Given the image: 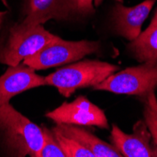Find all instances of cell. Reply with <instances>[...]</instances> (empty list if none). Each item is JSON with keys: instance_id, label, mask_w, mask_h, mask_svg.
Segmentation results:
<instances>
[{"instance_id": "1", "label": "cell", "mask_w": 157, "mask_h": 157, "mask_svg": "<svg viewBox=\"0 0 157 157\" xmlns=\"http://www.w3.org/2000/svg\"><path fill=\"white\" fill-rule=\"evenodd\" d=\"M0 144L10 156L38 157L44 144L41 127L6 104L0 106Z\"/></svg>"}, {"instance_id": "7", "label": "cell", "mask_w": 157, "mask_h": 157, "mask_svg": "<svg viewBox=\"0 0 157 157\" xmlns=\"http://www.w3.org/2000/svg\"><path fill=\"white\" fill-rule=\"evenodd\" d=\"M112 145L125 157H157V148L144 121H138L133 134H126L114 124L111 131Z\"/></svg>"}, {"instance_id": "11", "label": "cell", "mask_w": 157, "mask_h": 157, "mask_svg": "<svg viewBox=\"0 0 157 157\" xmlns=\"http://www.w3.org/2000/svg\"><path fill=\"white\" fill-rule=\"evenodd\" d=\"M63 0H25L23 24L27 25H42L51 20H63Z\"/></svg>"}, {"instance_id": "17", "label": "cell", "mask_w": 157, "mask_h": 157, "mask_svg": "<svg viewBox=\"0 0 157 157\" xmlns=\"http://www.w3.org/2000/svg\"><path fill=\"white\" fill-rule=\"evenodd\" d=\"M157 25V10H156V12L154 14V16H153V18H152L150 25Z\"/></svg>"}, {"instance_id": "4", "label": "cell", "mask_w": 157, "mask_h": 157, "mask_svg": "<svg viewBox=\"0 0 157 157\" xmlns=\"http://www.w3.org/2000/svg\"><path fill=\"white\" fill-rule=\"evenodd\" d=\"M98 41L64 40L56 36L40 50L26 58L23 63L35 70H44L81 59L99 51Z\"/></svg>"}, {"instance_id": "3", "label": "cell", "mask_w": 157, "mask_h": 157, "mask_svg": "<svg viewBox=\"0 0 157 157\" xmlns=\"http://www.w3.org/2000/svg\"><path fill=\"white\" fill-rule=\"evenodd\" d=\"M118 70V66L107 62L84 60L60 68L44 79L46 85L56 88L64 97H70L79 89L95 87Z\"/></svg>"}, {"instance_id": "14", "label": "cell", "mask_w": 157, "mask_h": 157, "mask_svg": "<svg viewBox=\"0 0 157 157\" xmlns=\"http://www.w3.org/2000/svg\"><path fill=\"white\" fill-rule=\"evenodd\" d=\"M65 154V157H94L93 153L74 138L52 129Z\"/></svg>"}, {"instance_id": "8", "label": "cell", "mask_w": 157, "mask_h": 157, "mask_svg": "<svg viewBox=\"0 0 157 157\" xmlns=\"http://www.w3.org/2000/svg\"><path fill=\"white\" fill-rule=\"evenodd\" d=\"M44 85V77L37 75L35 69L24 63L10 66L0 76V106L9 104L14 96Z\"/></svg>"}, {"instance_id": "6", "label": "cell", "mask_w": 157, "mask_h": 157, "mask_svg": "<svg viewBox=\"0 0 157 157\" xmlns=\"http://www.w3.org/2000/svg\"><path fill=\"white\" fill-rule=\"evenodd\" d=\"M46 117L56 123L76 126H96L108 128L105 112L85 97H78L71 103H63L60 106L46 114Z\"/></svg>"}, {"instance_id": "12", "label": "cell", "mask_w": 157, "mask_h": 157, "mask_svg": "<svg viewBox=\"0 0 157 157\" xmlns=\"http://www.w3.org/2000/svg\"><path fill=\"white\" fill-rule=\"evenodd\" d=\"M128 49L139 62H157V25H149L131 41Z\"/></svg>"}, {"instance_id": "16", "label": "cell", "mask_w": 157, "mask_h": 157, "mask_svg": "<svg viewBox=\"0 0 157 157\" xmlns=\"http://www.w3.org/2000/svg\"><path fill=\"white\" fill-rule=\"evenodd\" d=\"M94 12L92 0H63L62 18L67 19L71 14L89 15Z\"/></svg>"}, {"instance_id": "18", "label": "cell", "mask_w": 157, "mask_h": 157, "mask_svg": "<svg viewBox=\"0 0 157 157\" xmlns=\"http://www.w3.org/2000/svg\"><path fill=\"white\" fill-rule=\"evenodd\" d=\"M102 2H103V0H94V5L98 7V6L101 5Z\"/></svg>"}, {"instance_id": "13", "label": "cell", "mask_w": 157, "mask_h": 157, "mask_svg": "<svg viewBox=\"0 0 157 157\" xmlns=\"http://www.w3.org/2000/svg\"><path fill=\"white\" fill-rule=\"evenodd\" d=\"M144 96V121L157 148V98L153 90L149 91Z\"/></svg>"}, {"instance_id": "10", "label": "cell", "mask_w": 157, "mask_h": 157, "mask_svg": "<svg viewBox=\"0 0 157 157\" xmlns=\"http://www.w3.org/2000/svg\"><path fill=\"white\" fill-rule=\"evenodd\" d=\"M54 130L61 133L62 135L74 138L81 143L84 147L90 150L94 157H121L122 154L114 147L106 142L101 140L90 134L87 130L80 128L76 125H71L65 123H56Z\"/></svg>"}, {"instance_id": "9", "label": "cell", "mask_w": 157, "mask_h": 157, "mask_svg": "<svg viewBox=\"0 0 157 157\" xmlns=\"http://www.w3.org/2000/svg\"><path fill=\"white\" fill-rule=\"evenodd\" d=\"M155 1L145 0L135 7H125L122 3L115 4L113 10L115 31L128 40H134L141 33L142 25L149 16Z\"/></svg>"}, {"instance_id": "5", "label": "cell", "mask_w": 157, "mask_h": 157, "mask_svg": "<svg viewBox=\"0 0 157 157\" xmlns=\"http://www.w3.org/2000/svg\"><path fill=\"white\" fill-rule=\"evenodd\" d=\"M157 86V62H144L142 65L126 68L115 73L96 85L94 90L116 94L145 95Z\"/></svg>"}, {"instance_id": "2", "label": "cell", "mask_w": 157, "mask_h": 157, "mask_svg": "<svg viewBox=\"0 0 157 157\" xmlns=\"http://www.w3.org/2000/svg\"><path fill=\"white\" fill-rule=\"evenodd\" d=\"M56 36L41 25L14 23L0 30V63L16 66L32 56Z\"/></svg>"}, {"instance_id": "15", "label": "cell", "mask_w": 157, "mask_h": 157, "mask_svg": "<svg viewBox=\"0 0 157 157\" xmlns=\"http://www.w3.org/2000/svg\"><path fill=\"white\" fill-rule=\"evenodd\" d=\"M44 144L38 154V157H65V154L56 139L53 130L42 125Z\"/></svg>"}]
</instances>
